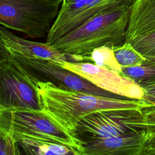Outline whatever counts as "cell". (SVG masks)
Here are the masks:
<instances>
[{
    "label": "cell",
    "instance_id": "8992f818",
    "mask_svg": "<svg viewBox=\"0 0 155 155\" xmlns=\"http://www.w3.org/2000/svg\"><path fill=\"white\" fill-rule=\"evenodd\" d=\"M10 56L0 63V108L43 110L38 83Z\"/></svg>",
    "mask_w": 155,
    "mask_h": 155
},
{
    "label": "cell",
    "instance_id": "2e32d148",
    "mask_svg": "<svg viewBox=\"0 0 155 155\" xmlns=\"http://www.w3.org/2000/svg\"><path fill=\"white\" fill-rule=\"evenodd\" d=\"M121 74L140 85L155 78V61H147L138 65L122 67Z\"/></svg>",
    "mask_w": 155,
    "mask_h": 155
},
{
    "label": "cell",
    "instance_id": "3957f363",
    "mask_svg": "<svg viewBox=\"0 0 155 155\" xmlns=\"http://www.w3.org/2000/svg\"><path fill=\"white\" fill-rule=\"evenodd\" d=\"M62 0H0V25L31 39L47 38Z\"/></svg>",
    "mask_w": 155,
    "mask_h": 155
},
{
    "label": "cell",
    "instance_id": "9c48e42d",
    "mask_svg": "<svg viewBox=\"0 0 155 155\" xmlns=\"http://www.w3.org/2000/svg\"><path fill=\"white\" fill-rule=\"evenodd\" d=\"M124 42L130 43L147 61L155 60V0H134Z\"/></svg>",
    "mask_w": 155,
    "mask_h": 155
},
{
    "label": "cell",
    "instance_id": "ac0fdd59",
    "mask_svg": "<svg viewBox=\"0 0 155 155\" xmlns=\"http://www.w3.org/2000/svg\"><path fill=\"white\" fill-rule=\"evenodd\" d=\"M140 86L143 90V97L142 100L155 105V78L147 81Z\"/></svg>",
    "mask_w": 155,
    "mask_h": 155
},
{
    "label": "cell",
    "instance_id": "6da1fadb",
    "mask_svg": "<svg viewBox=\"0 0 155 155\" xmlns=\"http://www.w3.org/2000/svg\"><path fill=\"white\" fill-rule=\"evenodd\" d=\"M38 90L43 110L56 123L72 134L78 122L92 113L153 106L142 99L104 97L63 89L50 82H38Z\"/></svg>",
    "mask_w": 155,
    "mask_h": 155
},
{
    "label": "cell",
    "instance_id": "52a82bcc",
    "mask_svg": "<svg viewBox=\"0 0 155 155\" xmlns=\"http://www.w3.org/2000/svg\"><path fill=\"white\" fill-rule=\"evenodd\" d=\"M21 67L38 82H50L55 86L88 94L118 99H130L105 91L81 76L62 67L59 63L42 59L28 58L9 53Z\"/></svg>",
    "mask_w": 155,
    "mask_h": 155
},
{
    "label": "cell",
    "instance_id": "e0dca14e",
    "mask_svg": "<svg viewBox=\"0 0 155 155\" xmlns=\"http://www.w3.org/2000/svg\"><path fill=\"white\" fill-rule=\"evenodd\" d=\"M22 152L13 136L0 130V155H21Z\"/></svg>",
    "mask_w": 155,
    "mask_h": 155
},
{
    "label": "cell",
    "instance_id": "5b68a950",
    "mask_svg": "<svg viewBox=\"0 0 155 155\" xmlns=\"http://www.w3.org/2000/svg\"><path fill=\"white\" fill-rule=\"evenodd\" d=\"M145 108H125L98 111L84 117L77 124L73 136L82 143L150 129Z\"/></svg>",
    "mask_w": 155,
    "mask_h": 155
},
{
    "label": "cell",
    "instance_id": "277c9868",
    "mask_svg": "<svg viewBox=\"0 0 155 155\" xmlns=\"http://www.w3.org/2000/svg\"><path fill=\"white\" fill-rule=\"evenodd\" d=\"M0 130L21 137L51 140L74 147L82 155V143L56 123L43 110L27 108H0Z\"/></svg>",
    "mask_w": 155,
    "mask_h": 155
},
{
    "label": "cell",
    "instance_id": "ba28073f",
    "mask_svg": "<svg viewBox=\"0 0 155 155\" xmlns=\"http://www.w3.org/2000/svg\"><path fill=\"white\" fill-rule=\"evenodd\" d=\"M133 1L134 0H62L58 15L47 35L46 42L51 44L105 10Z\"/></svg>",
    "mask_w": 155,
    "mask_h": 155
},
{
    "label": "cell",
    "instance_id": "d6986e66",
    "mask_svg": "<svg viewBox=\"0 0 155 155\" xmlns=\"http://www.w3.org/2000/svg\"><path fill=\"white\" fill-rule=\"evenodd\" d=\"M145 114L150 129H155V105L145 108Z\"/></svg>",
    "mask_w": 155,
    "mask_h": 155
},
{
    "label": "cell",
    "instance_id": "44dd1931",
    "mask_svg": "<svg viewBox=\"0 0 155 155\" xmlns=\"http://www.w3.org/2000/svg\"><path fill=\"white\" fill-rule=\"evenodd\" d=\"M10 53L5 46L0 35V63L10 58Z\"/></svg>",
    "mask_w": 155,
    "mask_h": 155
},
{
    "label": "cell",
    "instance_id": "7c38bea8",
    "mask_svg": "<svg viewBox=\"0 0 155 155\" xmlns=\"http://www.w3.org/2000/svg\"><path fill=\"white\" fill-rule=\"evenodd\" d=\"M0 35L9 53L28 58L53 61L59 64L66 61H79L76 57L61 52L51 44L21 38L1 25Z\"/></svg>",
    "mask_w": 155,
    "mask_h": 155
},
{
    "label": "cell",
    "instance_id": "30bf717a",
    "mask_svg": "<svg viewBox=\"0 0 155 155\" xmlns=\"http://www.w3.org/2000/svg\"><path fill=\"white\" fill-rule=\"evenodd\" d=\"M59 64L105 91L132 99L141 100L143 97V90L138 84L116 71L88 61H66Z\"/></svg>",
    "mask_w": 155,
    "mask_h": 155
},
{
    "label": "cell",
    "instance_id": "4fadbf2b",
    "mask_svg": "<svg viewBox=\"0 0 155 155\" xmlns=\"http://www.w3.org/2000/svg\"><path fill=\"white\" fill-rule=\"evenodd\" d=\"M22 154L33 155H82L78 148L58 142L21 137L16 140Z\"/></svg>",
    "mask_w": 155,
    "mask_h": 155
},
{
    "label": "cell",
    "instance_id": "9a60e30c",
    "mask_svg": "<svg viewBox=\"0 0 155 155\" xmlns=\"http://www.w3.org/2000/svg\"><path fill=\"white\" fill-rule=\"evenodd\" d=\"M115 58L121 67H130L140 65L147 61L146 58L136 50L130 43L111 47Z\"/></svg>",
    "mask_w": 155,
    "mask_h": 155
},
{
    "label": "cell",
    "instance_id": "5bb4252c",
    "mask_svg": "<svg viewBox=\"0 0 155 155\" xmlns=\"http://www.w3.org/2000/svg\"><path fill=\"white\" fill-rule=\"evenodd\" d=\"M84 61L92 62L96 65L105 68L120 74L122 67L117 61L111 47L102 45L94 48L88 54L82 56Z\"/></svg>",
    "mask_w": 155,
    "mask_h": 155
},
{
    "label": "cell",
    "instance_id": "7a4b0ae2",
    "mask_svg": "<svg viewBox=\"0 0 155 155\" xmlns=\"http://www.w3.org/2000/svg\"><path fill=\"white\" fill-rule=\"evenodd\" d=\"M133 2L113 7L95 15L51 45L61 52L82 61V56L88 54L96 47L120 45L125 41Z\"/></svg>",
    "mask_w": 155,
    "mask_h": 155
},
{
    "label": "cell",
    "instance_id": "7402d4cb",
    "mask_svg": "<svg viewBox=\"0 0 155 155\" xmlns=\"http://www.w3.org/2000/svg\"><path fill=\"white\" fill-rule=\"evenodd\" d=\"M154 61H155V60H154Z\"/></svg>",
    "mask_w": 155,
    "mask_h": 155
},
{
    "label": "cell",
    "instance_id": "ffe728a7",
    "mask_svg": "<svg viewBox=\"0 0 155 155\" xmlns=\"http://www.w3.org/2000/svg\"><path fill=\"white\" fill-rule=\"evenodd\" d=\"M155 154V132L147 141L142 155Z\"/></svg>",
    "mask_w": 155,
    "mask_h": 155
},
{
    "label": "cell",
    "instance_id": "8fae6325",
    "mask_svg": "<svg viewBox=\"0 0 155 155\" xmlns=\"http://www.w3.org/2000/svg\"><path fill=\"white\" fill-rule=\"evenodd\" d=\"M155 129L91 140L82 143L84 155H142Z\"/></svg>",
    "mask_w": 155,
    "mask_h": 155
}]
</instances>
